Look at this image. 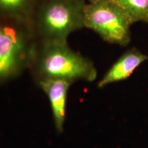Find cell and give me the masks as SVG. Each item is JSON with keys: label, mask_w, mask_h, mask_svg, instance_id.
<instances>
[{"label": "cell", "mask_w": 148, "mask_h": 148, "mask_svg": "<svg viewBox=\"0 0 148 148\" xmlns=\"http://www.w3.org/2000/svg\"><path fill=\"white\" fill-rule=\"evenodd\" d=\"M38 83L49 98L56 127L62 132L65 120L66 96L71 82L62 79H45Z\"/></svg>", "instance_id": "cell-5"}, {"label": "cell", "mask_w": 148, "mask_h": 148, "mask_svg": "<svg viewBox=\"0 0 148 148\" xmlns=\"http://www.w3.org/2000/svg\"><path fill=\"white\" fill-rule=\"evenodd\" d=\"M38 0H0V19L29 23Z\"/></svg>", "instance_id": "cell-7"}, {"label": "cell", "mask_w": 148, "mask_h": 148, "mask_svg": "<svg viewBox=\"0 0 148 148\" xmlns=\"http://www.w3.org/2000/svg\"><path fill=\"white\" fill-rule=\"evenodd\" d=\"M121 9L133 23L146 21L148 16V0H111Z\"/></svg>", "instance_id": "cell-8"}, {"label": "cell", "mask_w": 148, "mask_h": 148, "mask_svg": "<svg viewBox=\"0 0 148 148\" xmlns=\"http://www.w3.org/2000/svg\"><path fill=\"white\" fill-rule=\"evenodd\" d=\"M36 43L29 23L0 19V84L29 68Z\"/></svg>", "instance_id": "cell-3"}, {"label": "cell", "mask_w": 148, "mask_h": 148, "mask_svg": "<svg viewBox=\"0 0 148 148\" xmlns=\"http://www.w3.org/2000/svg\"><path fill=\"white\" fill-rule=\"evenodd\" d=\"M29 69L37 82L45 79L92 82L97 75L92 61L71 49L67 41L36 42Z\"/></svg>", "instance_id": "cell-1"}, {"label": "cell", "mask_w": 148, "mask_h": 148, "mask_svg": "<svg viewBox=\"0 0 148 148\" xmlns=\"http://www.w3.org/2000/svg\"><path fill=\"white\" fill-rule=\"evenodd\" d=\"M87 3H92V2H95V1H101V0H85Z\"/></svg>", "instance_id": "cell-9"}, {"label": "cell", "mask_w": 148, "mask_h": 148, "mask_svg": "<svg viewBox=\"0 0 148 148\" xmlns=\"http://www.w3.org/2000/svg\"><path fill=\"white\" fill-rule=\"evenodd\" d=\"M85 0H38L29 20L36 42L67 41L84 27Z\"/></svg>", "instance_id": "cell-2"}, {"label": "cell", "mask_w": 148, "mask_h": 148, "mask_svg": "<svg viewBox=\"0 0 148 148\" xmlns=\"http://www.w3.org/2000/svg\"><path fill=\"white\" fill-rule=\"evenodd\" d=\"M129 16L111 0L87 3L84 10V27L92 29L103 40L126 45L130 40Z\"/></svg>", "instance_id": "cell-4"}, {"label": "cell", "mask_w": 148, "mask_h": 148, "mask_svg": "<svg viewBox=\"0 0 148 148\" xmlns=\"http://www.w3.org/2000/svg\"><path fill=\"white\" fill-rule=\"evenodd\" d=\"M148 60V56L132 49L125 53L111 66L103 77L99 81L97 87L103 88L112 83L126 79L140 64Z\"/></svg>", "instance_id": "cell-6"}, {"label": "cell", "mask_w": 148, "mask_h": 148, "mask_svg": "<svg viewBox=\"0 0 148 148\" xmlns=\"http://www.w3.org/2000/svg\"><path fill=\"white\" fill-rule=\"evenodd\" d=\"M147 21V22H148V16H147V18H146V21Z\"/></svg>", "instance_id": "cell-10"}]
</instances>
